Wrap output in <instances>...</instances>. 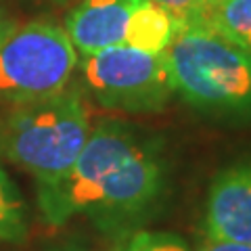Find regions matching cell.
I'll return each instance as SVG.
<instances>
[{
  "instance_id": "cell-13",
  "label": "cell",
  "mask_w": 251,
  "mask_h": 251,
  "mask_svg": "<svg viewBox=\"0 0 251 251\" xmlns=\"http://www.w3.org/2000/svg\"><path fill=\"white\" fill-rule=\"evenodd\" d=\"M197 251H251V245H241V243H230V241H218L211 237H203L199 241Z\"/></svg>"
},
{
  "instance_id": "cell-15",
  "label": "cell",
  "mask_w": 251,
  "mask_h": 251,
  "mask_svg": "<svg viewBox=\"0 0 251 251\" xmlns=\"http://www.w3.org/2000/svg\"><path fill=\"white\" fill-rule=\"evenodd\" d=\"M4 34H6V31H4V25H2V19H0V40L4 38Z\"/></svg>"
},
{
  "instance_id": "cell-10",
  "label": "cell",
  "mask_w": 251,
  "mask_h": 251,
  "mask_svg": "<svg viewBox=\"0 0 251 251\" xmlns=\"http://www.w3.org/2000/svg\"><path fill=\"white\" fill-rule=\"evenodd\" d=\"M27 234V214L17 186L0 168V241L21 243Z\"/></svg>"
},
{
  "instance_id": "cell-8",
  "label": "cell",
  "mask_w": 251,
  "mask_h": 251,
  "mask_svg": "<svg viewBox=\"0 0 251 251\" xmlns=\"http://www.w3.org/2000/svg\"><path fill=\"white\" fill-rule=\"evenodd\" d=\"M180 27L182 25L159 4L140 0V4L132 11L128 25H126L124 44L145 52L161 54L174 40Z\"/></svg>"
},
{
  "instance_id": "cell-1",
  "label": "cell",
  "mask_w": 251,
  "mask_h": 251,
  "mask_svg": "<svg viewBox=\"0 0 251 251\" xmlns=\"http://www.w3.org/2000/svg\"><path fill=\"white\" fill-rule=\"evenodd\" d=\"M166 186V170L151 140L115 122H100L67 176L38 193L46 224L88 216L103 228H124L151 214Z\"/></svg>"
},
{
  "instance_id": "cell-2",
  "label": "cell",
  "mask_w": 251,
  "mask_h": 251,
  "mask_svg": "<svg viewBox=\"0 0 251 251\" xmlns=\"http://www.w3.org/2000/svg\"><path fill=\"white\" fill-rule=\"evenodd\" d=\"M90 134V111L80 92L21 103L2 130V153L36 180L38 193L59 184Z\"/></svg>"
},
{
  "instance_id": "cell-3",
  "label": "cell",
  "mask_w": 251,
  "mask_h": 251,
  "mask_svg": "<svg viewBox=\"0 0 251 251\" xmlns=\"http://www.w3.org/2000/svg\"><path fill=\"white\" fill-rule=\"evenodd\" d=\"M172 88L188 105L222 113H251V50L216 31L182 25L163 50Z\"/></svg>"
},
{
  "instance_id": "cell-9",
  "label": "cell",
  "mask_w": 251,
  "mask_h": 251,
  "mask_svg": "<svg viewBox=\"0 0 251 251\" xmlns=\"http://www.w3.org/2000/svg\"><path fill=\"white\" fill-rule=\"evenodd\" d=\"M197 23L251 50V0H205Z\"/></svg>"
},
{
  "instance_id": "cell-11",
  "label": "cell",
  "mask_w": 251,
  "mask_h": 251,
  "mask_svg": "<svg viewBox=\"0 0 251 251\" xmlns=\"http://www.w3.org/2000/svg\"><path fill=\"white\" fill-rule=\"evenodd\" d=\"M117 251H191L188 245L172 232L161 230H132Z\"/></svg>"
},
{
  "instance_id": "cell-5",
  "label": "cell",
  "mask_w": 251,
  "mask_h": 251,
  "mask_svg": "<svg viewBox=\"0 0 251 251\" xmlns=\"http://www.w3.org/2000/svg\"><path fill=\"white\" fill-rule=\"evenodd\" d=\"M82 74L99 103L124 111H155L174 92L163 52H145L126 44L82 57Z\"/></svg>"
},
{
  "instance_id": "cell-16",
  "label": "cell",
  "mask_w": 251,
  "mask_h": 251,
  "mask_svg": "<svg viewBox=\"0 0 251 251\" xmlns=\"http://www.w3.org/2000/svg\"><path fill=\"white\" fill-rule=\"evenodd\" d=\"M50 2H59L61 4V2H67V0H50Z\"/></svg>"
},
{
  "instance_id": "cell-12",
  "label": "cell",
  "mask_w": 251,
  "mask_h": 251,
  "mask_svg": "<svg viewBox=\"0 0 251 251\" xmlns=\"http://www.w3.org/2000/svg\"><path fill=\"white\" fill-rule=\"evenodd\" d=\"M149 2L159 4L161 9H166L180 25L197 23L203 6H205V0H149Z\"/></svg>"
},
{
  "instance_id": "cell-4",
  "label": "cell",
  "mask_w": 251,
  "mask_h": 251,
  "mask_svg": "<svg viewBox=\"0 0 251 251\" xmlns=\"http://www.w3.org/2000/svg\"><path fill=\"white\" fill-rule=\"evenodd\" d=\"M80 57L54 23H27L0 40V99L31 103L67 90Z\"/></svg>"
},
{
  "instance_id": "cell-14",
  "label": "cell",
  "mask_w": 251,
  "mask_h": 251,
  "mask_svg": "<svg viewBox=\"0 0 251 251\" xmlns=\"http://www.w3.org/2000/svg\"><path fill=\"white\" fill-rule=\"evenodd\" d=\"M49 251H97V249H88V247H80V245H61V247H52Z\"/></svg>"
},
{
  "instance_id": "cell-6",
  "label": "cell",
  "mask_w": 251,
  "mask_h": 251,
  "mask_svg": "<svg viewBox=\"0 0 251 251\" xmlns=\"http://www.w3.org/2000/svg\"><path fill=\"white\" fill-rule=\"evenodd\" d=\"M205 234L251 245V163L220 172L205 201Z\"/></svg>"
},
{
  "instance_id": "cell-7",
  "label": "cell",
  "mask_w": 251,
  "mask_h": 251,
  "mask_svg": "<svg viewBox=\"0 0 251 251\" xmlns=\"http://www.w3.org/2000/svg\"><path fill=\"white\" fill-rule=\"evenodd\" d=\"M140 0H80L65 19L69 40L77 54L88 57L124 44L126 25Z\"/></svg>"
}]
</instances>
